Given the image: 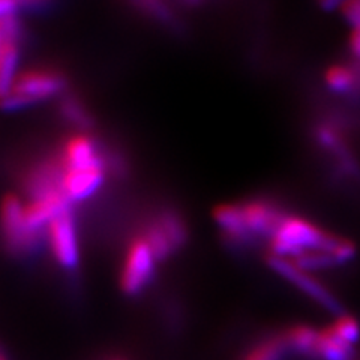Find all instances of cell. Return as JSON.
Returning a JSON list of instances; mask_svg holds the SVG:
<instances>
[{
    "label": "cell",
    "mask_w": 360,
    "mask_h": 360,
    "mask_svg": "<svg viewBox=\"0 0 360 360\" xmlns=\"http://www.w3.org/2000/svg\"><path fill=\"white\" fill-rule=\"evenodd\" d=\"M270 239L272 255L283 258L290 255L297 258L305 252L324 251L330 254L336 263H347L356 255L353 242L338 238L312 222L296 217H287L281 221Z\"/></svg>",
    "instance_id": "obj_1"
},
{
    "label": "cell",
    "mask_w": 360,
    "mask_h": 360,
    "mask_svg": "<svg viewBox=\"0 0 360 360\" xmlns=\"http://www.w3.org/2000/svg\"><path fill=\"white\" fill-rule=\"evenodd\" d=\"M63 87L65 80L59 72L47 70L20 72L13 92L0 99V107L11 111L27 108L44 99L59 95Z\"/></svg>",
    "instance_id": "obj_2"
},
{
    "label": "cell",
    "mask_w": 360,
    "mask_h": 360,
    "mask_svg": "<svg viewBox=\"0 0 360 360\" xmlns=\"http://www.w3.org/2000/svg\"><path fill=\"white\" fill-rule=\"evenodd\" d=\"M0 230L9 251L15 254L33 252L39 243L41 234L30 229L26 218V205L15 194H9L2 200Z\"/></svg>",
    "instance_id": "obj_3"
},
{
    "label": "cell",
    "mask_w": 360,
    "mask_h": 360,
    "mask_svg": "<svg viewBox=\"0 0 360 360\" xmlns=\"http://www.w3.org/2000/svg\"><path fill=\"white\" fill-rule=\"evenodd\" d=\"M158 258L143 238L131 242L120 274V288L128 296H137L149 285Z\"/></svg>",
    "instance_id": "obj_4"
},
{
    "label": "cell",
    "mask_w": 360,
    "mask_h": 360,
    "mask_svg": "<svg viewBox=\"0 0 360 360\" xmlns=\"http://www.w3.org/2000/svg\"><path fill=\"white\" fill-rule=\"evenodd\" d=\"M267 263L275 270L276 274L285 278L292 285H296L299 290H302L307 296L314 299L323 308L329 309L332 312L341 311L340 302H338V299L332 295V292L326 288L321 283H319L317 279L312 278L309 275V272L300 269L297 264L288 260V258L270 255V257H267Z\"/></svg>",
    "instance_id": "obj_5"
},
{
    "label": "cell",
    "mask_w": 360,
    "mask_h": 360,
    "mask_svg": "<svg viewBox=\"0 0 360 360\" xmlns=\"http://www.w3.org/2000/svg\"><path fill=\"white\" fill-rule=\"evenodd\" d=\"M50 250L62 267L74 269L80 262V246L74 215L68 210L49 225Z\"/></svg>",
    "instance_id": "obj_6"
},
{
    "label": "cell",
    "mask_w": 360,
    "mask_h": 360,
    "mask_svg": "<svg viewBox=\"0 0 360 360\" xmlns=\"http://www.w3.org/2000/svg\"><path fill=\"white\" fill-rule=\"evenodd\" d=\"M63 170V168H62ZM105 162L92 167L72 168L62 173V191L66 198L72 201H82L92 197L103 186L105 180Z\"/></svg>",
    "instance_id": "obj_7"
},
{
    "label": "cell",
    "mask_w": 360,
    "mask_h": 360,
    "mask_svg": "<svg viewBox=\"0 0 360 360\" xmlns=\"http://www.w3.org/2000/svg\"><path fill=\"white\" fill-rule=\"evenodd\" d=\"M240 206H242L248 238H251V236H263V234L272 236L278 225L281 224V221L284 219L281 217L279 210L266 201L254 200V201H248Z\"/></svg>",
    "instance_id": "obj_8"
},
{
    "label": "cell",
    "mask_w": 360,
    "mask_h": 360,
    "mask_svg": "<svg viewBox=\"0 0 360 360\" xmlns=\"http://www.w3.org/2000/svg\"><path fill=\"white\" fill-rule=\"evenodd\" d=\"M101 162H104V158L101 156L95 140L89 135L77 134L66 141L60 161L63 170L92 167Z\"/></svg>",
    "instance_id": "obj_9"
},
{
    "label": "cell",
    "mask_w": 360,
    "mask_h": 360,
    "mask_svg": "<svg viewBox=\"0 0 360 360\" xmlns=\"http://www.w3.org/2000/svg\"><path fill=\"white\" fill-rule=\"evenodd\" d=\"M62 165L56 162H41L32 168L26 179V189L30 200L63 194L62 191Z\"/></svg>",
    "instance_id": "obj_10"
},
{
    "label": "cell",
    "mask_w": 360,
    "mask_h": 360,
    "mask_svg": "<svg viewBox=\"0 0 360 360\" xmlns=\"http://www.w3.org/2000/svg\"><path fill=\"white\" fill-rule=\"evenodd\" d=\"M213 219L229 239L239 242L248 239L240 205H219L213 212Z\"/></svg>",
    "instance_id": "obj_11"
},
{
    "label": "cell",
    "mask_w": 360,
    "mask_h": 360,
    "mask_svg": "<svg viewBox=\"0 0 360 360\" xmlns=\"http://www.w3.org/2000/svg\"><path fill=\"white\" fill-rule=\"evenodd\" d=\"M18 42H11L0 50V99L8 96L15 86L20 63V49Z\"/></svg>",
    "instance_id": "obj_12"
},
{
    "label": "cell",
    "mask_w": 360,
    "mask_h": 360,
    "mask_svg": "<svg viewBox=\"0 0 360 360\" xmlns=\"http://www.w3.org/2000/svg\"><path fill=\"white\" fill-rule=\"evenodd\" d=\"M315 359L321 360H352L353 347L345 344L338 338L333 330L324 328L319 330L317 348H315Z\"/></svg>",
    "instance_id": "obj_13"
},
{
    "label": "cell",
    "mask_w": 360,
    "mask_h": 360,
    "mask_svg": "<svg viewBox=\"0 0 360 360\" xmlns=\"http://www.w3.org/2000/svg\"><path fill=\"white\" fill-rule=\"evenodd\" d=\"M288 350L297 354L315 357V348L319 341V330L308 324H297L283 333Z\"/></svg>",
    "instance_id": "obj_14"
},
{
    "label": "cell",
    "mask_w": 360,
    "mask_h": 360,
    "mask_svg": "<svg viewBox=\"0 0 360 360\" xmlns=\"http://www.w3.org/2000/svg\"><path fill=\"white\" fill-rule=\"evenodd\" d=\"M288 347L283 335L272 336L255 344L250 352H248L242 360H283Z\"/></svg>",
    "instance_id": "obj_15"
},
{
    "label": "cell",
    "mask_w": 360,
    "mask_h": 360,
    "mask_svg": "<svg viewBox=\"0 0 360 360\" xmlns=\"http://www.w3.org/2000/svg\"><path fill=\"white\" fill-rule=\"evenodd\" d=\"M156 224L160 225L161 230L165 233V236L170 240L173 250L177 251L188 239L186 225L184 224L182 218H180L174 212H164L156 219Z\"/></svg>",
    "instance_id": "obj_16"
},
{
    "label": "cell",
    "mask_w": 360,
    "mask_h": 360,
    "mask_svg": "<svg viewBox=\"0 0 360 360\" xmlns=\"http://www.w3.org/2000/svg\"><path fill=\"white\" fill-rule=\"evenodd\" d=\"M324 82L333 92H347L354 84V74L344 65H333L324 72Z\"/></svg>",
    "instance_id": "obj_17"
},
{
    "label": "cell",
    "mask_w": 360,
    "mask_h": 360,
    "mask_svg": "<svg viewBox=\"0 0 360 360\" xmlns=\"http://www.w3.org/2000/svg\"><path fill=\"white\" fill-rule=\"evenodd\" d=\"M330 329L341 341L352 347L360 340V324L352 315H340Z\"/></svg>",
    "instance_id": "obj_18"
},
{
    "label": "cell",
    "mask_w": 360,
    "mask_h": 360,
    "mask_svg": "<svg viewBox=\"0 0 360 360\" xmlns=\"http://www.w3.org/2000/svg\"><path fill=\"white\" fill-rule=\"evenodd\" d=\"M62 112L68 120L72 122L77 127H87L90 123L89 115L77 99H72V98L65 99L62 103Z\"/></svg>",
    "instance_id": "obj_19"
},
{
    "label": "cell",
    "mask_w": 360,
    "mask_h": 360,
    "mask_svg": "<svg viewBox=\"0 0 360 360\" xmlns=\"http://www.w3.org/2000/svg\"><path fill=\"white\" fill-rule=\"evenodd\" d=\"M342 14L347 21L353 25L354 30H360V2H347L341 5Z\"/></svg>",
    "instance_id": "obj_20"
},
{
    "label": "cell",
    "mask_w": 360,
    "mask_h": 360,
    "mask_svg": "<svg viewBox=\"0 0 360 360\" xmlns=\"http://www.w3.org/2000/svg\"><path fill=\"white\" fill-rule=\"evenodd\" d=\"M17 2H9V0H0V20L6 17H13L17 14Z\"/></svg>",
    "instance_id": "obj_21"
},
{
    "label": "cell",
    "mask_w": 360,
    "mask_h": 360,
    "mask_svg": "<svg viewBox=\"0 0 360 360\" xmlns=\"http://www.w3.org/2000/svg\"><path fill=\"white\" fill-rule=\"evenodd\" d=\"M350 47L353 53L360 58V30H353L350 37Z\"/></svg>",
    "instance_id": "obj_22"
}]
</instances>
